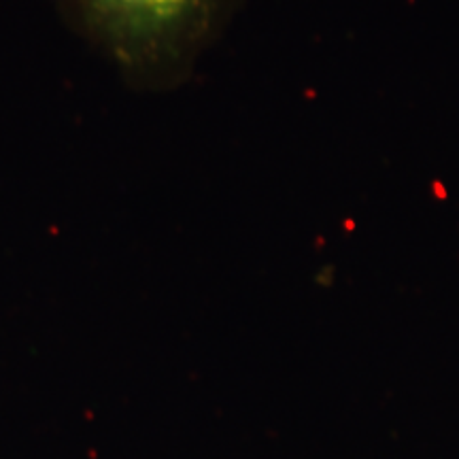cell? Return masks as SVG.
I'll list each match as a JSON object with an SVG mask.
<instances>
[{"label": "cell", "mask_w": 459, "mask_h": 459, "mask_svg": "<svg viewBox=\"0 0 459 459\" xmlns=\"http://www.w3.org/2000/svg\"><path fill=\"white\" fill-rule=\"evenodd\" d=\"M85 37L134 79H164L189 60L221 0H60Z\"/></svg>", "instance_id": "6da1fadb"}]
</instances>
